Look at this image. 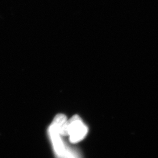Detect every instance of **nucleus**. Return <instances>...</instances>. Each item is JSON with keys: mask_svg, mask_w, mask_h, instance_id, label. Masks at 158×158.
<instances>
[{"mask_svg": "<svg viewBox=\"0 0 158 158\" xmlns=\"http://www.w3.org/2000/svg\"><path fill=\"white\" fill-rule=\"evenodd\" d=\"M88 132V128L78 115L68 121V135L72 143H77L83 139Z\"/></svg>", "mask_w": 158, "mask_h": 158, "instance_id": "1", "label": "nucleus"}, {"mask_svg": "<svg viewBox=\"0 0 158 158\" xmlns=\"http://www.w3.org/2000/svg\"><path fill=\"white\" fill-rule=\"evenodd\" d=\"M51 125L58 131L60 135H68V120L64 114L57 115Z\"/></svg>", "mask_w": 158, "mask_h": 158, "instance_id": "2", "label": "nucleus"}, {"mask_svg": "<svg viewBox=\"0 0 158 158\" xmlns=\"http://www.w3.org/2000/svg\"><path fill=\"white\" fill-rule=\"evenodd\" d=\"M49 131L51 139L56 152L57 153V154L59 155H63L64 153V147L60 139V135L59 134L58 131L52 125L49 128Z\"/></svg>", "mask_w": 158, "mask_h": 158, "instance_id": "3", "label": "nucleus"}]
</instances>
